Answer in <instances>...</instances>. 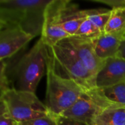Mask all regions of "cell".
Returning <instances> with one entry per match:
<instances>
[{
  "instance_id": "cell-1",
  "label": "cell",
  "mask_w": 125,
  "mask_h": 125,
  "mask_svg": "<svg viewBox=\"0 0 125 125\" xmlns=\"http://www.w3.org/2000/svg\"><path fill=\"white\" fill-rule=\"evenodd\" d=\"M87 89L75 81L58 73L49 51L46 66V91L45 105L54 117L60 116L71 108Z\"/></svg>"
},
{
  "instance_id": "cell-2",
  "label": "cell",
  "mask_w": 125,
  "mask_h": 125,
  "mask_svg": "<svg viewBox=\"0 0 125 125\" xmlns=\"http://www.w3.org/2000/svg\"><path fill=\"white\" fill-rule=\"evenodd\" d=\"M51 0H0V12L7 23L16 25L35 37L41 35L44 12Z\"/></svg>"
},
{
  "instance_id": "cell-3",
  "label": "cell",
  "mask_w": 125,
  "mask_h": 125,
  "mask_svg": "<svg viewBox=\"0 0 125 125\" xmlns=\"http://www.w3.org/2000/svg\"><path fill=\"white\" fill-rule=\"evenodd\" d=\"M49 56V47L40 38L15 64L13 75V89L35 93L46 70Z\"/></svg>"
},
{
  "instance_id": "cell-4",
  "label": "cell",
  "mask_w": 125,
  "mask_h": 125,
  "mask_svg": "<svg viewBox=\"0 0 125 125\" xmlns=\"http://www.w3.org/2000/svg\"><path fill=\"white\" fill-rule=\"evenodd\" d=\"M0 99L4 103L12 119L18 124L50 115L45 104L32 92L9 87L4 91Z\"/></svg>"
},
{
  "instance_id": "cell-5",
  "label": "cell",
  "mask_w": 125,
  "mask_h": 125,
  "mask_svg": "<svg viewBox=\"0 0 125 125\" xmlns=\"http://www.w3.org/2000/svg\"><path fill=\"white\" fill-rule=\"evenodd\" d=\"M55 64L63 75L75 81L85 89L94 87V78L65 39L49 48Z\"/></svg>"
},
{
  "instance_id": "cell-6",
  "label": "cell",
  "mask_w": 125,
  "mask_h": 125,
  "mask_svg": "<svg viewBox=\"0 0 125 125\" xmlns=\"http://www.w3.org/2000/svg\"><path fill=\"white\" fill-rule=\"evenodd\" d=\"M119 108L109 101L99 89L85 90L76 103L60 116L73 119L88 125H94L97 119L106 110Z\"/></svg>"
},
{
  "instance_id": "cell-7",
  "label": "cell",
  "mask_w": 125,
  "mask_h": 125,
  "mask_svg": "<svg viewBox=\"0 0 125 125\" xmlns=\"http://www.w3.org/2000/svg\"><path fill=\"white\" fill-rule=\"evenodd\" d=\"M66 2V0H51L46 7L41 39L49 48L69 37L62 27V12Z\"/></svg>"
},
{
  "instance_id": "cell-8",
  "label": "cell",
  "mask_w": 125,
  "mask_h": 125,
  "mask_svg": "<svg viewBox=\"0 0 125 125\" xmlns=\"http://www.w3.org/2000/svg\"><path fill=\"white\" fill-rule=\"evenodd\" d=\"M32 39L18 26L7 23L0 29V59L11 57Z\"/></svg>"
},
{
  "instance_id": "cell-9",
  "label": "cell",
  "mask_w": 125,
  "mask_h": 125,
  "mask_svg": "<svg viewBox=\"0 0 125 125\" xmlns=\"http://www.w3.org/2000/svg\"><path fill=\"white\" fill-rule=\"evenodd\" d=\"M65 40L88 70L93 75H96L103 67L105 61L100 59L97 56L93 40L78 36L69 37L65 38Z\"/></svg>"
},
{
  "instance_id": "cell-10",
  "label": "cell",
  "mask_w": 125,
  "mask_h": 125,
  "mask_svg": "<svg viewBox=\"0 0 125 125\" xmlns=\"http://www.w3.org/2000/svg\"><path fill=\"white\" fill-rule=\"evenodd\" d=\"M125 81V59H108L94 78V87L103 89Z\"/></svg>"
},
{
  "instance_id": "cell-11",
  "label": "cell",
  "mask_w": 125,
  "mask_h": 125,
  "mask_svg": "<svg viewBox=\"0 0 125 125\" xmlns=\"http://www.w3.org/2000/svg\"><path fill=\"white\" fill-rule=\"evenodd\" d=\"M85 19L87 17L85 10H80L78 5L66 0L62 12V27L69 37L76 34Z\"/></svg>"
},
{
  "instance_id": "cell-12",
  "label": "cell",
  "mask_w": 125,
  "mask_h": 125,
  "mask_svg": "<svg viewBox=\"0 0 125 125\" xmlns=\"http://www.w3.org/2000/svg\"><path fill=\"white\" fill-rule=\"evenodd\" d=\"M122 42L119 38L105 33L93 39L95 53L103 61L117 56Z\"/></svg>"
},
{
  "instance_id": "cell-13",
  "label": "cell",
  "mask_w": 125,
  "mask_h": 125,
  "mask_svg": "<svg viewBox=\"0 0 125 125\" xmlns=\"http://www.w3.org/2000/svg\"><path fill=\"white\" fill-rule=\"evenodd\" d=\"M105 34L113 35L122 41L125 40V7H119L111 10V17L105 26Z\"/></svg>"
},
{
  "instance_id": "cell-14",
  "label": "cell",
  "mask_w": 125,
  "mask_h": 125,
  "mask_svg": "<svg viewBox=\"0 0 125 125\" xmlns=\"http://www.w3.org/2000/svg\"><path fill=\"white\" fill-rule=\"evenodd\" d=\"M97 125H125V108L106 110L96 120Z\"/></svg>"
},
{
  "instance_id": "cell-15",
  "label": "cell",
  "mask_w": 125,
  "mask_h": 125,
  "mask_svg": "<svg viewBox=\"0 0 125 125\" xmlns=\"http://www.w3.org/2000/svg\"><path fill=\"white\" fill-rule=\"evenodd\" d=\"M87 18L91 21L102 32H105V26L109 21L111 14V10L105 8H97L85 10Z\"/></svg>"
},
{
  "instance_id": "cell-16",
  "label": "cell",
  "mask_w": 125,
  "mask_h": 125,
  "mask_svg": "<svg viewBox=\"0 0 125 125\" xmlns=\"http://www.w3.org/2000/svg\"><path fill=\"white\" fill-rule=\"evenodd\" d=\"M101 90L112 103L119 108H125V81Z\"/></svg>"
},
{
  "instance_id": "cell-17",
  "label": "cell",
  "mask_w": 125,
  "mask_h": 125,
  "mask_svg": "<svg viewBox=\"0 0 125 125\" xmlns=\"http://www.w3.org/2000/svg\"><path fill=\"white\" fill-rule=\"evenodd\" d=\"M102 33L99 29L88 18L85 19L83 23L80 25V28L77 31L74 36H78L82 37H86L89 39H95L100 36Z\"/></svg>"
},
{
  "instance_id": "cell-18",
  "label": "cell",
  "mask_w": 125,
  "mask_h": 125,
  "mask_svg": "<svg viewBox=\"0 0 125 125\" xmlns=\"http://www.w3.org/2000/svg\"><path fill=\"white\" fill-rule=\"evenodd\" d=\"M19 125H57L56 118L48 115L43 117H40L32 120L27 121L24 122L19 123Z\"/></svg>"
},
{
  "instance_id": "cell-19",
  "label": "cell",
  "mask_w": 125,
  "mask_h": 125,
  "mask_svg": "<svg viewBox=\"0 0 125 125\" xmlns=\"http://www.w3.org/2000/svg\"><path fill=\"white\" fill-rule=\"evenodd\" d=\"M15 121L10 116L4 103L0 99V125H13Z\"/></svg>"
},
{
  "instance_id": "cell-20",
  "label": "cell",
  "mask_w": 125,
  "mask_h": 125,
  "mask_svg": "<svg viewBox=\"0 0 125 125\" xmlns=\"http://www.w3.org/2000/svg\"><path fill=\"white\" fill-rule=\"evenodd\" d=\"M7 64L4 60H0V87H9L6 74Z\"/></svg>"
},
{
  "instance_id": "cell-21",
  "label": "cell",
  "mask_w": 125,
  "mask_h": 125,
  "mask_svg": "<svg viewBox=\"0 0 125 125\" xmlns=\"http://www.w3.org/2000/svg\"><path fill=\"white\" fill-rule=\"evenodd\" d=\"M56 120H57V125H88L87 124L83 123L82 122H80L73 119L64 117L62 116H59L56 117Z\"/></svg>"
},
{
  "instance_id": "cell-22",
  "label": "cell",
  "mask_w": 125,
  "mask_h": 125,
  "mask_svg": "<svg viewBox=\"0 0 125 125\" xmlns=\"http://www.w3.org/2000/svg\"><path fill=\"white\" fill-rule=\"evenodd\" d=\"M97 2L108 4L113 8L122 7H125V0H96Z\"/></svg>"
},
{
  "instance_id": "cell-23",
  "label": "cell",
  "mask_w": 125,
  "mask_h": 125,
  "mask_svg": "<svg viewBox=\"0 0 125 125\" xmlns=\"http://www.w3.org/2000/svg\"><path fill=\"white\" fill-rule=\"evenodd\" d=\"M117 56L122 58V59H125V40L122 42V44H121V46H120Z\"/></svg>"
},
{
  "instance_id": "cell-24",
  "label": "cell",
  "mask_w": 125,
  "mask_h": 125,
  "mask_svg": "<svg viewBox=\"0 0 125 125\" xmlns=\"http://www.w3.org/2000/svg\"><path fill=\"white\" fill-rule=\"evenodd\" d=\"M6 24H7V23H6V21H4V18H3V15H2V14L1 13V12H0V29H1L3 26H4Z\"/></svg>"
},
{
  "instance_id": "cell-25",
  "label": "cell",
  "mask_w": 125,
  "mask_h": 125,
  "mask_svg": "<svg viewBox=\"0 0 125 125\" xmlns=\"http://www.w3.org/2000/svg\"><path fill=\"white\" fill-rule=\"evenodd\" d=\"M7 88H9V87H0V97H1V96L2 94V93L4 92V91Z\"/></svg>"
},
{
  "instance_id": "cell-26",
  "label": "cell",
  "mask_w": 125,
  "mask_h": 125,
  "mask_svg": "<svg viewBox=\"0 0 125 125\" xmlns=\"http://www.w3.org/2000/svg\"><path fill=\"white\" fill-rule=\"evenodd\" d=\"M18 125V123H15V124H14V125Z\"/></svg>"
},
{
  "instance_id": "cell-27",
  "label": "cell",
  "mask_w": 125,
  "mask_h": 125,
  "mask_svg": "<svg viewBox=\"0 0 125 125\" xmlns=\"http://www.w3.org/2000/svg\"></svg>"
},
{
  "instance_id": "cell-28",
  "label": "cell",
  "mask_w": 125,
  "mask_h": 125,
  "mask_svg": "<svg viewBox=\"0 0 125 125\" xmlns=\"http://www.w3.org/2000/svg\"><path fill=\"white\" fill-rule=\"evenodd\" d=\"M0 60H1V59H0Z\"/></svg>"
}]
</instances>
